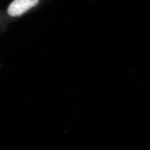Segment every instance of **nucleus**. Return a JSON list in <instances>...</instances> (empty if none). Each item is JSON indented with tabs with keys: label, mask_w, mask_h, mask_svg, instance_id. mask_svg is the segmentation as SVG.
Returning a JSON list of instances; mask_svg holds the SVG:
<instances>
[{
	"label": "nucleus",
	"mask_w": 150,
	"mask_h": 150,
	"mask_svg": "<svg viewBox=\"0 0 150 150\" xmlns=\"http://www.w3.org/2000/svg\"><path fill=\"white\" fill-rule=\"evenodd\" d=\"M48 0H12L3 11L5 21L9 24L27 14L40 9Z\"/></svg>",
	"instance_id": "nucleus-1"
},
{
	"label": "nucleus",
	"mask_w": 150,
	"mask_h": 150,
	"mask_svg": "<svg viewBox=\"0 0 150 150\" xmlns=\"http://www.w3.org/2000/svg\"><path fill=\"white\" fill-rule=\"evenodd\" d=\"M8 27V25L5 21L3 11L0 10V35L5 32Z\"/></svg>",
	"instance_id": "nucleus-2"
}]
</instances>
